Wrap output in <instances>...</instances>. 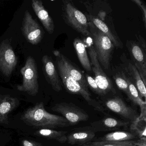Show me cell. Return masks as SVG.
<instances>
[{
  "label": "cell",
  "instance_id": "cell-1",
  "mask_svg": "<svg viewBox=\"0 0 146 146\" xmlns=\"http://www.w3.org/2000/svg\"><path fill=\"white\" fill-rule=\"evenodd\" d=\"M21 119L27 125L43 129L70 126L69 122L64 117L49 113L46 111L42 102L37 103L26 110Z\"/></svg>",
  "mask_w": 146,
  "mask_h": 146
},
{
  "label": "cell",
  "instance_id": "cell-2",
  "mask_svg": "<svg viewBox=\"0 0 146 146\" xmlns=\"http://www.w3.org/2000/svg\"><path fill=\"white\" fill-rule=\"evenodd\" d=\"M55 56L59 73L66 91L70 94L81 96L89 105L96 110L104 113L105 110L103 107L99 102L92 99L88 88L83 86L72 77L66 70L60 59L58 56Z\"/></svg>",
  "mask_w": 146,
  "mask_h": 146
},
{
  "label": "cell",
  "instance_id": "cell-3",
  "mask_svg": "<svg viewBox=\"0 0 146 146\" xmlns=\"http://www.w3.org/2000/svg\"><path fill=\"white\" fill-rule=\"evenodd\" d=\"M88 25L97 58L103 67L107 70L110 66L114 46L110 39L89 21Z\"/></svg>",
  "mask_w": 146,
  "mask_h": 146
},
{
  "label": "cell",
  "instance_id": "cell-4",
  "mask_svg": "<svg viewBox=\"0 0 146 146\" xmlns=\"http://www.w3.org/2000/svg\"><path fill=\"white\" fill-rule=\"evenodd\" d=\"M62 17L66 23L81 35H90L87 17L71 1H63Z\"/></svg>",
  "mask_w": 146,
  "mask_h": 146
},
{
  "label": "cell",
  "instance_id": "cell-5",
  "mask_svg": "<svg viewBox=\"0 0 146 146\" xmlns=\"http://www.w3.org/2000/svg\"><path fill=\"white\" fill-rule=\"evenodd\" d=\"M20 72L23 76V82L22 84L17 86L18 90L26 92L32 96L36 95L39 91L38 70L35 60L33 57H28Z\"/></svg>",
  "mask_w": 146,
  "mask_h": 146
},
{
  "label": "cell",
  "instance_id": "cell-6",
  "mask_svg": "<svg viewBox=\"0 0 146 146\" xmlns=\"http://www.w3.org/2000/svg\"><path fill=\"white\" fill-rule=\"evenodd\" d=\"M52 110L62 115L69 122L70 126L89 119L88 115L84 110L72 103H57L52 108Z\"/></svg>",
  "mask_w": 146,
  "mask_h": 146
},
{
  "label": "cell",
  "instance_id": "cell-7",
  "mask_svg": "<svg viewBox=\"0 0 146 146\" xmlns=\"http://www.w3.org/2000/svg\"><path fill=\"white\" fill-rule=\"evenodd\" d=\"M88 53L92 71L94 73L95 80L105 95L110 91H113L112 83L102 68L94 46L89 47Z\"/></svg>",
  "mask_w": 146,
  "mask_h": 146
},
{
  "label": "cell",
  "instance_id": "cell-8",
  "mask_svg": "<svg viewBox=\"0 0 146 146\" xmlns=\"http://www.w3.org/2000/svg\"><path fill=\"white\" fill-rule=\"evenodd\" d=\"M18 63L17 58L8 40L0 44V71L5 76H11Z\"/></svg>",
  "mask_w": 146,
  "mask_h": 146
},
{
  "label": "cell",
  "instance_id": "cell-9",
  "mask_svg": "<svg viewBox=\"0 0 146 146\" xmlns=\"http://www.w3.org/2000/svg\"><path fill=\"white\" fill-rule=\"evenodd\" d=\"M22 30L24 36L31 44L37 45L43 38L42 29L28 11H26L25 13Z\"/></svg>",
  "mask_w": 146,
  "mask_h": 146
},
{
  "label": "cell",
  "instance_id": "cell-10",
  "mask_svg": "<svg viewBox=\"0 0 146 146\" xmlns=\"http://www.w3.org/2000/svg\"><path fill=\"white\" fill-rule=\"evenodd\" d=\"M106 106L112 111L129 120V122L131 123V130L139 121V116L136 111L127 105L119 97L117 96L108 100L106 102Z\"/></svg>",
  "mask_w": 146,
  "mask_h": 146
},
{
  "label": "cell",
  "instance_id": "cell-11",
  "mask_svg": "<svg viewBox=\"0 0 146 146\" xmlns=\"http://www.w3.org/2000/svg\"><path fill=\"white\" fill-rule=\"evenodd\" d=\"M127 47L135 67L139 72L142 80L146 84V53L136 42L133 41L127 42Z\"/></svg>",
  "mask_w": 146,
  "mask_h": 146
},
{
  "label": "cell",
  "instance_id": "cell-12",
  "mask_svg": "<svg viewBox=\"0 0 146 146\" xmlns=\"http://www.w3.org/2000/svg\"><path fill=\"white\" fill-rule=\"evenodd\" d=\"M130 124V123L129 121L108 117L91 123L90 126L93 131L96 133L115 131L122 128H127Z\"/></svg>",
  "mask_w": 146,
  "mask_h": 146
},
{
  "label": "cell",
  "instance_id": "cell-13",
  "mask_svg": "<svg viewBox=\"0 0 146 146\" xmlns=\"http://www.w3.org/2000/svg\"><path fill=\"white\" fill-rule=\"evenodd\" d=\"M42 62L43 73L46 80L54 91H61L62 87L60 80L52 58L47 55H44L42 58Z\"/></svg>",
  "mask_w": 146,
  "mask_h": 146
},
{
  "label": "cell",
  "instance_id": "cell-14",
  "mask_svg": "<svg viewBox=\"0 0 146 146\" xmlns=\"http://www.w3.org/2000/svg\"><path fill=\"white\" fill-rule=\"evenodd\" d=\"M32 8L46 31L50 35L53 33L54 25L52 19L44 8L41 1L32 0Z\"/></svg>",
  "mask_w": 146,
  "mask_h": 146
},
{
  "label": "cell",
  "instance_id": "cell-15",
  "mask_svg": "<svg viewBox=\"0 0 146 146\" xmlns=\"http://www.w3.org/2000/svg\"><path fill=\"white\" fill-rule=\"evenodd\" d=\"M81 130L74 131L67 135V143L70 145L81 146L91 141L95 137V132L90 126L81 128Z\"/></svg>",
  "mask_w": 146,
  "mask_h": 146
},
{
  "label": "cell",
  "instance_id": "cell-16",
  "mask_svg": "<svg viewBox=\"0 0 146 146\" xmlns=\"http://www.w3.org/2000/svg\"><path fill=\"white\" fill-rule=\"evenodd\" d=\"M53 53L54 56H58L60 59L68 73L83 86L88 88L87 81L82 72L60 51L54 50L53 51Z\"/></svg>",
  "mask_w": 146,
  "mask_h": 146
},
{
  "label": "cell",
  "instance_id": "cell-17",
  "mask_svg": "<svg viewBox=\"0 0 146 146\" xmlns=\"http://www.w3.org/2000/svg\"><path fill=\"white\" fill-rule=\"evenodd\" d=\"M129 85V95L128 97L135 105L139 106L141 109V113L138 117L139 121L146 122V102L141 98L139 93L132 80L129 76H126Z\"/></svg>",
  "mask_w": 146,
  "mask_h": 146
},
{
  "label": "cell",
  "instance_id": "cell-18",
  "mask_svg": "<svg viewBox=\"0 0 146 146\" xmlns=\"http://www.w3.org/2000/svg\"><path fill=\"white\" fill-rule=\"evenodd\" d=\"M87 18H88L87 19H88V21L91 22L98 29L106 35L110 39L113 46L119 48H123V43L120 39L112 33L110 28L107 25L106 23L99 19L97 17L91 14L87 15Z\"/></svg>",
  "mask_w": 146,
  "mask_h": 146
},
{
  "label": "cell",
  "instance_id": "cell-19",
  "mask_svg": "<svg viewBox=\"0 0 146 146\" xmlns=\"http://www.w3.org/2000/svg\"><path fill=\"white\" fill-rule=\"evenodd\" d=\"M17 98L6 96L0 99V123L7 124L9 113L18 105Z\"/></svg>",
  "mask_w": 146,
  "mask_h": 146
},
{
  "label": "cell",
  "instance_id": "cell-20",
  "mask_svg": "<svg viewBox=\"0 0 146 146\" xmlns=\"http://www.w3.org/2000/svg\"><path fill=\"white\" fill-rule=\"evenodd\" d=\"M73 46L82 66L87 71H92L91 63L84 43L81 39L76 38L74 39Z\"/></svg>",
  "mask_w": 146,
  "mask_h": 146
},
{
  "label": "cell",
  "instance_id": "cell-21",
  "mask_svg": "<svg viewBox=\"0 0 146 146\" xmlns=\"http://www.w3.org/2000/svg\"><path fill=\"white\" fill-rule=\"evenodd\" d=\"M137 134L135 131H115L104 135L98 138V141L121 142L135 141L137 138Z\"/></svg>",
  "mask_w": 146,
  "mask_h": 146
},
{
  "label": "cell",
  "instance_id": "cell-22",
  "mask_svg": "<svg viewBox=\"0 0 146 146\" xmlns=\"http://www.w3.org/2000/svg\"><path fill=\"white\" fill-rule=\"evenodd\" d=\"M127 71L129 72V75L132 80L134 85L135 86L139 93V95L141 99H146V85L141 78L137 70L134 65L129 62L127 66Z\"/></svg>",
  "mask_w": 146,
  "mask_h": 146
},
{
  "label": "cell",
  "instance_id": "cell-23",
  "mask_svg": "<svg viewBox=\"0 0 146 146\" xmlns=\"http://www.w3.org/2000/svg\"><path fill=\"white\" fill-rule=\"evenodd\" d=\"M67 131H57L50 129H42L35 132V135L48 139H53L60 143H64L67 140Z\"/></svg>",
  "mask_w": 146,
  "mask_h": 146
},
{
  "label": "cell",
  "instance_id": "cell-24",
  "mask_svg": "<svg viewBox=\"0 0 146 146\" xmlns=\"http://www.w3.org/2000/svg\"><path fill=\"white\" fill-rule=\"evenodd\" d=\"M80 146H137V145L136 140L121 142L91 141Z\"/></svg>",
  "mask_w": 146,
  "mask_h": 146
},
{
  "label": "cell",
  "instance_id": "cell-25",
  "mask_svg": "<svg viewBox=\"0 0 146 146\" xmlns=\"http://www.w3.org/2000/svg\"><path fill=\"white\" fill-rule=\"evenodd\" d=\"M113 78L118 88L125 93L128 96L129 95V85L125 74L124 72L117 73L114 76Z\"/></svg>",
  "mask_w": 146,
  "mask_h": 146
},
{
  "label": "cell",
  "instance_id": "cell-26",
  "mask_svg": "<svg viewBox=\"0 0 146 146\" xmlns=\"http://www.w3.org/2000/svg\"><path fill=\"white\" fill-rule=\"evenodd\" d=\"M88 87H89L95 93L99 95H104L103 92L98 87L94 78L88 74H86L85 76Z\"/></svg>",
  "mask_w": 146,
  "mask_h": 146
},
{
  "label": "cell",
  "instance_id": "cell-27",
  "mask_svg": "<svg viewBox=\"0 0 146 146\" xmlns=\"http://www.w3.org/2000/svg\"><path fill=\"white\" fill-rule=\"evenodd\" d=\"M132 1L135 3L139 7L143 15V20L144 23V26L146 27V6L145 4L141 0H132Z\"/></svg>",
  "mask_w": 146,
  "mask_h": 146
},
{
  "label": "cell",
  "instance_id": "cell-28",
  "mask_svg": "<svg viewBox=\"0 0 146 146\" xmlns=\"http://www.w3.org/2000/svg\"><path fill=\"white\" fill-rule=\"evenodd\" d=\"M23 146H43L39 143L27 140H23Z\"/></svg>",
  "mask_w": 146,
  "mask_h": 146
},
{
  "label": "cell",
  "instance_id": "cell-29",
  "mask_svg": "<svg viewBox=\"0 0 146 146\" xmlns=\"http://www.w3.org/2000/svg\"><path fill=\"white\" fill-rule=\"evenodd\" d=\"M137 146H146V137H141L136 141Z\"/></svg>",
  "mask_w": 146,
  "mask_h": 146
}]
</instances>
